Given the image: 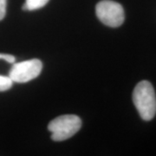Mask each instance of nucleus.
Segmentation results:
<instances>
[{
  "instance_id": "423d86ee",
  "label": "nucleus",
  "mask_w": 156,
  "mask_h": 156,
  "mask_svg": "<svg viewBox=\"0 0 156 156\" xmlns=\"http://www.w3.org/2000/svg\"><path fill=\"white\" fill-rule=\"evenodd\" d=\"M49 0H26L23 5V11H35L46 5Z\"/></svg>"
},
{
  "instance_id": "0eeeda50",
  "label": "nucleus",
  "mask_w": 156,
  "mask_h": 156,
  "mask_svg": "<svg viewBox=\"0 0 156 156\" xmlns=\"http://www.w3.org/2000/svg\"><path fill=\"white\" fill-rule=\"evenodd\" d=\"M6 5H7V0H0V21L4 19L5 16Z\"/></svg>"
},
{
  "instance_id": "7ed1b4c3",
  "label": "nucleus",
  "mask_w": 156,
  "mask_h": 156,
  "mask_svg": "<svg viewBox=\"0 0 156 156\" xmlns=\"http://www.w3.org/2000/svg\"><path fill=\"white\" fill-rule=\"evenodd\" d=\"M95 13L100 21L112 28L121 26L125 19V13L122 5L111 0H102L95 7Z\"/></svg>"
},
{
  "instance_id": "39448f33",
  "label": "nucleus",
  "mask_w": 156,
  "mask_h": 156,
  "mask_svg": "<svg viewBox=\"0 0 156 156\" xmlns=\"http://www.w3.org/2000/svg\"><path fill=\"white\" fill-rule=\"evenodd\" d=\"M0 60H4L9 63H14L16 61L15 56L9 54H2L0 53ZM13 82L9 77V76H1L0 75V91H6L12 87Z\"/></svg>"
},
{
  "instance_id": "f03ea898",
  "label": "nucleus",
  "mask_w": 156,
  "mask_h": 156,
  "mask_svg": "<svg viewBox=\"0 0 156 156\" xmlns=\"http://www.w3.org/2000/svg\"><path fill=\"white\" fill-rule=\"evenodd\" d=\"M82 127L81 119L75 115H61L52 120L48 129L51 132V138L55 141H62L72 137Z\"/></svg>"
},
{
  "instance_id": "20e7f679",
  "label": "nucleus",
  "mask_w": 156,
  "mask_h": 156,
  "mask_svg": "<svg viewBox=\"0 0 156 156\" xmlns=\"http://www.w3.org/2000/svg\"><path fill=\"white\" fill-rule=\"evenodd\" d=\"M43 69V63L39 59H30L27 61L12 63L9 71V77L13 83H24L37 78Z\"/></svg>"
},
{
  "instance_id": "f257e3e1",
  "label": "nucleus",
  "mask_w": 156,
  "mask_h": 156,
  "mask_svg": "<svg viewBox=\"0 0 156 156\" xmlns=\"http://www.w3.org/2000/svg\"><path fill=\"white\" fill-rule=\"evenodd\" d=\"M133 101L140 116L144 121H150L156 114V95L154 87L147 81H141L135 86Z\"/></svg>"
}]
</instances>
